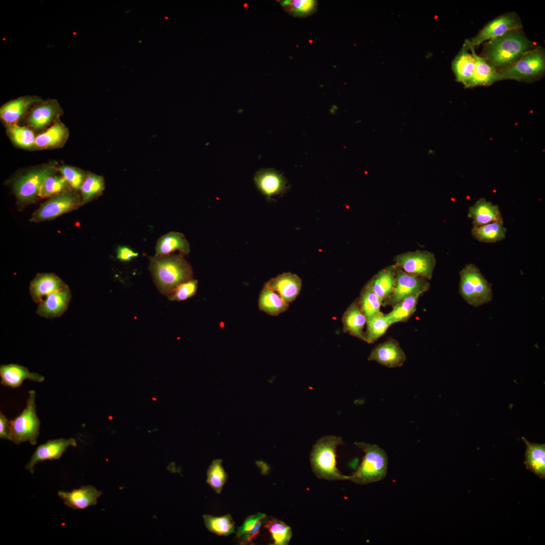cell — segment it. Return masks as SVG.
I'll return each mask as SVG.
<instances>
[{
	"label": "cell",
	"mask_w": 545,
	"mask_h": 545,
	"mask_svg": "<svg viewBox=\"0 0 545 545\" xmlns=\"http://www.w3.org/2000/svg\"><path fill=\"white\" fill-rule=\"evenodd\" d=\"M519 16L514 12L502 14L487 23L471 40L474 47L483 42L500 37L509 31L522 28Z\"/></svg>",
	"instance_id": "cell-12"
},
{
	"label": "cell",
	"mask_w": 545,
	"mask_h": 545,
	"mask_svg": "<svg viewBox=\"0 0 545 545\" xmlns=\"http://www.w3.org/2000/svg\"><path fill=\"white\" fill-rule=\"evenodd\" d=\"M81 205V197L74 189L69 188L49 198L32 214L30 222L49 221L77 209Z\"/></svg>",
	"instance_id": "cell-9"
},
{
	"label": "cell",
	"mask_w": 545,
	"mask_h": 545,
	"mask_svg": "<svg viewBox=\"0 0 545 545\" xmlns=\"http://www.w3.org/2000/svg\"><path fill=\"white\" fill-rule=\"evenodd\" d=\"M357 300L367 320L381 312L383 301L373 290L369 281L362 289Z\"/></svg>",
	"instance_id": "cell-34"
},
{
	"label": "cell",
	"mask_w": 545,
	"mask_h": 545,
	"mask_svg": "<svg viewBox=\"0 0 545 545\" xmlns=\"http://www.w3.org/2000/svg\"><path fill=\"white\" fill-rule=\"evenodd\" d=\"M77 445L76 440L72 438L49 440L37 447L25 466V469L33 474L34 467L37 463L48 460H58L69 447H76Z\"/></svg>",
	"instance_id": "cell-15"
},
{
	"label": "cell",
	"mask_w": 545,
	"mask_h": 545,
	"mask_svg": "<svg viewBox=\"0 0 545 545\" xmlns=\"http://www.w3.org/2000/svg\"><path fill=\"white\" fill-rule=\"evenodd\" d=\"M459 275V292L466 303L477 307L492 301V285L475 265L466 264Z\"/></svg>",
	"instance_id": "cell-5"
},
{
	"label": "cell",
	"mask_w": 545,
	"mask_h": 545,
	"mask_svg": "<svg viewBox=\"0 0 545 545\" xmlns=\"http://www.w3.org/2000/svg\"><path fill=\"white\" fill-rule=\"evenodd\" d=\"M266 518V515L262 513H258L247 517L242 526L237 529L236 532L237 537L239 539L242 535L251 531L259 520Z\"/></svg>",
	"instance_id": "cell-45"
},
{
	"label": "cell",
	"mask_w": 545,
	"mask_h": 545,
	"mask_svg": "<svg viewBox=\"0 0 545 545\" xmlns=\"http://www.w3.org/2000/svg\"><path fill=\"white\" fill-rule=\"evenodd\" d=\"M176 251L183 254H188L190 252L189 243L182 233L170 232L157 241L155 255H169Z\"/></svg>",
	"instance_id": "cell-29"
},
{
	"label": "cell",
	"mask_w": 545,
	"mask_h": 545,
	"mask_svg": "<svg viewBox=\"0 0 545 545\" xmlns=\"http://www.w3.org/2000/svg\"><path fill=\"white\" fill-rule=\"evenodd\" d=\"M35 401V391H29L25 408L19 415L9 420L10 441L17 445L26 442L32 445L37 443L40 421L36 413Z\"/></svg>",
	"instance_id": "cell-6"
},
{
	"label": "cell",
	"mask_w": 545,
	"mask_h": 545,
	"mask_svg": "<svg viewBox=\"0 0 545 545\" xmlns=\"http://www.w3.org/2000/svg\"><path fill=\"white\" fill-rule=\"evenodd\" d=\"M71 298V291L67 286L46 296L39 303L36 312L39 316L46 318L59 317L68 309Z\"/></svg>",
	"instance_id": "cell-18"
},
{
	"label": "cell",
	"mask_w": 545,
	"mask_h": 545,
	"mask_svg": "<svg viewBox=\"0 0 545 545\" xmlns=\"http://www.w3.org/2000/svg\"><path fill=\"white\" fill-rule=\"evenodd\" d=\"M468 217L472 220L473 227L503 220L499 206L481 198L468 208Z\"/></svg>",
	"instance_id": "cell-24"
},
{
	"label": "cell",
	"mask_w": 545,
	"mask_h": 545,
	"mask_svg": "<svg viewBox=\"0 0 545 545\" xmlns=\"http://www.w3.org/2000/svg\"><path fill=\"white\" fill-rule=\"evenodd\" d=\"M264 286L278 293L285 302L289 304L299 295L302 280L296 274L284 272L269 280Z\"/></svg>",
	"instance_id": "cell-17"
},
{
	"label": "cell",
	"mask_w": 545,
	"mask_h": 545,
	"mask_svg": "<svg viewBox=\"0 0 545 545\" xmlns=\"http://www.w3.org/2000/svg\"><path fill=\"white\" fill-rule=\"evenodd\" d=\"M289 306L278 293L264 286L258 299V307L261 311L271 316H277L287 310Z\"/></svg>",
	"instance_id": "cell-31"
},
{
	"label": "cell",
	"mask_w": 545,
	"mask_h": 545,
	"mask_svg": "<svg viewBox=\"0 0 545 545\" xmlns=\"http://www.w3.org/2000/svg\"><path fill=\"white\" fill-rule=\"evenodd\" d=\"M464 43L471 52L475 62L473 78L468 88L488 86L501 80L499 72L491 66L484 59L476 54L475 47L470 43V40L466 39Z\"/></svg>",
	"instance_id": "cell-21"
},
{
	"label": "cell",
	"mask_w": 545,
	"mask_h": 545,
	"mask_svg": "<svg viewBox=\"0 0 545 545\" xmlns=\"http://www.w3.org/2000/svg\"><path fill=\"white\" fill-rule=\"evenodd\" d=\"M42 100L36 95H25L10 100L1 107V119L6 124H16L34 105Z\"/></svg>",
	"instance_id": "cell-19"
},
{
	"label": "cell",
	"mask_w": 545,
	"mask_h": 545,
	"mask_svg": "<svg viewBox=\"0 0 545 545\" xmlns=\"http://www.w3.org/2000/svg\"><path fill=\"white\" fill-rule=\"evenodd\" d=\"M138 255L137 252L127 246H119L117 249V257L122 261H131Z\"/></svg>",
	"instance_id": "cell-46"
},
{
	"label": "cell",
	"mask_w": 545,
	"mask_h": 545,
	"mask_svg": "<svg viewBox=\"0 0 545 545\" xmlns=\"http://www.w3.org/2000/svg\"><path fill=\"white\" fill-rule=\"evenodd\" d=\"M69 135L68 129L58 119L44 132L36 137L35 149H46L61 147L67 141Z\"/></svg>",
	"instance_id": "cell-25"
},
{
	"label": "cell",
	"mask_w": 545,
	"mask_h": 545,
	"mask_svg": "<svg viewBox=\"0 0 545 545\" xmlns=\"http://www.w3.org/2000/svg\"><path fill=\"white\" fill-rule=\"evenodd\" d=\"M149 259V269L162 294L168 296L179 285L193 279L192 267L182 253L155 255Z\"/></svg>",
	"instance_id": "cell-2"
},
{
	"label": "cell",
	"mask_w": 545,
	"mask_h": 545,
	"mask_svg": "<svg viewBox=\"0 0 545 545\" xmlns=\"http://www.w3.org/2000/svg\"><path fill=\"white\" fill-rule=\"evenodd\" d=\"M428 280L410 275L396 266V281L392 293L383 302L382 306L393 307L410 295L421 296L429 289Z\"/></svg>",
	"instance_id": "cell-11"
},
{
	"label": "cell",
	"mask_w": 545,
	"mask_h": 545,
	"mask_svg": "<svg viewBox=\"0 0 545 545\" xmlns=\"http://www.w3.org/2000/svg\"><path fill=\"white\" fill-rule=\"evenodd\" d=\"M526 445L525 461L526 468L541 479L545 478V444L530 443L524 437Z\"/></svg>",
	"instance_id": "cell-28"
},
{
	"label": "cell",
	"mask_w": 545,
	"mask_h": 545,
	"mask_svg": "<svg viewBox=\"0 0 545 545\" xmlns=\"http://www.w3.org/2000/svg\"><path fill=\"white\" fill-rule=\"evenodd\" d=\"M105 188L103 178L99 175L88 173L86 174L85 179L81 188V205L91 201L99 196Z\"/></svg>",
	"instance_id": "cell-35"
},
{
	"label": "cell",
	"mask_w": 545,
	"mask_h": 545,
	"mask_svg": "<svg viewBox=\"0 0 545 545\" xmlns=\"http://www.w3.org/2000/svg\"><path fill=\"white\" fill-rule=\"evenodd\" d=\"M396 266L393 264L380 270L369 281L379 298L384 301L391 294L396 281Z\"/></svg>",
	"instance_id": "cell-30"
},
{
	"label": "cell",
	"mask_w": 545,
	"mask_h": 545,
	"mask_svg": "<svg viewBox=\"0 0 545 545\" xmlns=\"http://www.w3.org/2000/svg\"><path fill=\"white\" fill-rule=\"evenodd\" d=\"M102 495L92 485L82 486L80 488L72 491L61 490L58 496L68 507L74 509H84L90 506L95 505L97 499Z\"/></svg>",
	"instance_id": "cell-20"
},
{
	"label": "cell",
	"mask_w": 545,
	"mask_h": 545,
	"mask_svg": "<svg viewBox=\"0 0 545 545\" xmlns=\"http://www.w3.org/2000/svg\"><path fill=\"white\" fill-rule=\"evenodd\" d=\"M53 165H45L31 169L18 178L14 183V191L18 203L25 205L35 201L44 181L55 175Z\"/></svg>",
	"instance_id": "cell-8"
},
{
	"label": "cell",
	"mask_w": 545,
	"mask_h": 545,
	"mask_svg": "<svg viewBox=\"0 0 545 545\" xmlns=\"http://www.w3.org/2000/svg\"><path fill=\"white\" fill-rule=\"evenodd\" d=\"M394 264L410 275L431 279L436 265L434 254L427 251L417 250L397 255Z\"/></svg>",
	"instance_id": "cell-10"
},
{
	"label": "cell",
	"mask_w": 545,
	"mask_h": 545,
	"mask_svg": "<svg viewBox=\"0 0 545 545\" xmlns=\"http://www.w3.org/2000/svg\"><path fill=\"white\" fill-rule=\"evenodd\" d=\"M392 325L386 314L382 312L375 315L366 321L365 342L372 344L383 336Z\"/></svg>",
	"instance_id": "cell-37"
},
{
	"label": "cell",
	"mask_w": 545,
	"mask_h": 545,
	"mask_svg": "<svg viewBox=\"0 0 545 545\" xmlns=\"http://www.w3.org/2000/svg\"><path fill=\"white\" fill-rule=\"evenodd\" d=\"M206 527L218 535H228L234 531L235 522L230 514L215 517L210 515L203 516Z\"/></svg>",
	"instance_id": "cell-38"
},
{
	"label": "cell",
	"mask_w": 545,
	"mask_h": 545,
	"mask_svg": "<svg viewBox=\"0 0 545 545\" xmlns=\"http://www.w3.org/2000/svg\"><path fill=\"white\" fill-rule=\"evenodd\" d=\"M197 287V281L192 279L177 287L168 296V298L171 301H181L186 300L195 294Z\"/></svg>",
	"instance_id": "cell-43"
},
{
	"label": "cell",
	"mask_w": 545,
	"mask_h": 545,
	"mask_svg": "<svg viewBox=\"0 0 545 545\" xmlns=\"http://www.w3.org/2000/svg\"><path fill=\"white\" fill-rule=\"evenodd\" d=\"M0 438L3 439L10 440L9 420L1 411L0 412Z\"/></svg>",
	"instance_id": "cell-48"
},
{
	"label": "cell",
	"mask_w": 545,
	"mask_h": 545,
	"mask_svg": "<svg viewBox=\"0 0 545 545\" xmlns=\"http://www.w3.org/2000/svg\"><path fill=\"white\" fill-rule=\"evenodd\" d=\"M535 46L525 35L522 28L510 30L484 43L481 57L493 68L501 71L511 67L526 52Z\"/></svg>",
	"instance_id": "cell-1"
},
{
	"label": "cell",
	"mask_w": 545,
	"mask_h": 545,
	"mask_svg": "<svg viewBox=\"0 0 545 545\" xmlns=\"http://www.w3.org/2000/svg\"><path fill=\"white\" fill-rule=\"evenodd\" d=\"M67 285L58 276L51 273L38 274L30 284V296L35 303H40L44 297L60 290Z\"/></svg>",
	"instance_id": "cell-22"
},
{
	"label": "cell",
	"mask_w": 545,
	"mask_h": 545,
	"mask_svg": "<svg viewBox=\"0 0 545 545\" xmlns=\"http://www.w3.org/2000/svg\"><path fill=\"white\" fill-rule=\"evenodd\" d=\"M227 477L222 465V460L220 459L213 460L207 471V483L217 494H220Z\"/></svg>",
	"instance_id": "cell-40"
},
{
	"label": "cell",
	"mask_w": 545,
	"mask_h": 545,
	"mask_svg": "<svg viewBox=\"0 0 545 545\" xmlns=\"http://www.w3.org/2000/svg\"><path fill=\"white\" fill-rule=\"evenodd\" d=\"M69 186L62 176L52 175L48 177L43 183L38 194L42 198L54 196L66 189Z\"/></svg>",
	"instance_id": "cell-41"
},
{
	"label": "cell",
	"mask_w": 545,
	"mask_h": 545,
	"mask_svg": "<svg viewBox=\"0 0 545 545\" xmlns=\"http://www.w3.org/2000/svg\"><path fill=\"white\" fill-rule=\"evenodd\" d=\"M343 444L342 438L327 435L319 439L313 446L310 454V463L313 472L319 479H349V476L342 474L336 465L337 448Z\"/></svg>",
	"instance_id": "cell-3"
},
{
	"label": "cell",
	"mask_w": 545,
	"mask_h": 545,
	"mask_svg": "<svg viewBox=\"0 0 545 545\" xmlns=\"http://www.w3.org/2000/svg\"><path fill=\"white\" fill-rule=\"evenodd\" d=\"M58 171L67 181L69 187L74 190H80L86 174L82 170L71 166H62Z\"/></svg>",
	"instance_id": "cell-42"
},
{
	"label": "cell",
	"mask_w": 545,
	"mask_h": 545,
	"mask_svg": "<svg viewBox=\"0 0 545 545\" xmlns=\"http://www.w3.org/2000/svg\"><path fill=\"white\" fill-rule=\"evenodd\" d=\"M355 445L364 452L362 461L357 469L350 476L349 480L358 484L377 482L387 475L388 457L386 452L378 445L356 442Z\"/></svg>",
	"instance_id": "cell-4"
},
{
	"label": "cell",
	"mask_w": 545,
	"mask_h": 545,
	"mask_svg": "<svg viewBox=\"0 0 545 545\" xmlns=\"http://www.w3.org/2000/svg\"><path fill=\"white\" fill-rule=\"evenodd\" d=\"M468 50L467 45L464 43L452 63V69L456 81L461 83L465 88L468 87L475 67L474 59Z\"/></svg>",
	"instance_id": "cell-27"
},
{
	"label": "cell",
	"mask_w": 545,
	"mask_h": 545,
	"mask_svg": "<svg viewBox=\"0 0 545 545\" xmlns=\"http://www.w3.org/2000/svg\"><path fill=\"white\" fill-rule=\"evenodd\" d=\"M420 296L410 295L394 305L392 310L386 314L392 324L407 322L415 312Z\"/></svg>",
	"instance_id": "cell-33"
},
{
	"label": "cell",
	"mask_w": 545,
	"mask_h": 545,
	"mask_svg": "<svg viewBox=\"0 0 545 545\" xmlns=\"http://www.w3.org/2000/svg\"><path fill=\"white\" fill-rule=\"evenodd\" d=\"M367 359L389 368H395L404 364L406 355L399 342L393 338H389L376 346L370 352Z\"/></svg>",
	"instance_id": "cell-14"
},
{
	"label": "cell",
	"mask_w": 545,
	"mask_h": 545,
	"mask_svg": "<svg viewBox=\"0 0 545 545\" xmlns=\"http://www.w3.org/2000/svg\"><path fill=\"white\" fill-rule=\"evenodd\" d=\"M253 180L258 190L267 199L283 194L288 188L284 176L273 169L259 170Z\"/></svg>",
	"instance_id": "cell-16"
},
{
	"label": "cell",
	"mask_w": 545,
	"mask_h": 545,
	"mask_svg": "<svg viewBox=\"0 0 545 545\" xmlns=\"http://www.w3.org/2000/svg\"><path fill=\"white\" fill-rule=\"evenodd\" d=\"M63 114L57 100L48 99L36 103L28 113L26 122L31 128L40 130L56 121Z\"/></svg>",
	"instance_id": "cell-13"
},
{
	"label": "cell",
	"mask_w": 545,
	"mask_h": 545,
	"mask_svg": "<svg viewBox=\"0 0 545 545\" xmlns=\"http://www.w3.org/2000/svg\"><path fill=\"white\" fill-rule=\"evenodd\" d=\"M344 333L365 342L363 328L366 324V318L361 310L357 299L347 308L342 318Z\"/></svg>",
	"instance_id": "cell-26"
},
{
	"label": "cell",
	"mask_w": 545,
	"mask_h": 545,
	"mask_svg": "<svg viewBox=\"0 0 545 545\" xmlns=\"http://www.w3.org/2000/svg\"><path fill=\"white\" fill-rule=\"evenodd\" d=\"M507 229L504 226L503 220L488 223L473 227L471 234L477 241L484 243H495L503 240L506 237Z\"/></svg>",
	"instance_id": "cell-32"
},
{
	"label": "cell",
	"mask_w": 545,
	"mask_h": 545,
	"mask_svg": "<svg viewBox=\"0 0 545 545\" xmlns=\"http://www.w3.org/2000/svg\"><path fill=\"white\" fill-rule=\"evenodd\" d=\"M315 2L311 0L285 1L282 6L295 15H306L314 10Z\"/></svg>",
	"instance_id": "cell-44"
},
{
	"label": "cell",
	"mask_w": 545,
	"mask_h": 545,
	"mask_svg": "<svg viewBox=\"0 0 545 545\" xmlns=\"http://www.w3.org/2000/svg\"><path fill=\"white\" fill-rule=\"evenodd\" d=\"M1 384L12 388L19 387L25 379L41 383L44 377L36 372H30L27 368L17 364L1 365L0 366Z\"/></svg>",
	"instance_id": "cell-23"
},
{
	"label": "cell",
	"mask_w": 545,
	"mask_h": 545,
	"mask_svg": "<svg viewBox=\"0 0 545 545\" xmlns=\"http://www.w3.org/2000/svg\"><path fill=\"white\" fill-rule=\"evenodd\" d=\"M545 70V51L536 46L524 53L509 68L499 71L501 80L532 82L539 79Z\"/></svg>",
	"instance_id": "cell-7"
},
{
	"label": "cell",
	"mask_w": 545,
	"mask_h": 545,
	"mask_svg": "<svg viewBox=\"0 0 545 545\" xmlns=\"http://www.w3.org/2000/svg\"><path fill=\"white\" fill-rule=\"evenodd\" d=\"M263 527L268 529L274 540L273 544L287 545L289 542L292 532L291 527L284 522L274 517L267 520Z\"/></svg>",
	"instance_id": "cell-39"
},
{
	"label": "cell",
	"mask_w": 545,
	"mask_h": 545,
	"mask_svg": "<svg viewBox=\"0 0 545 545\" xmlns=\"http://www.w3.org/2000/svg\"><path fill=\"white\" fill-rule=\"evenodd\" d=\"M264 519H265L259 520L251 531L245 533L239 538L240 544H246L250 542L259 534L261 525Z\"/></svg>",
	"instance_id": "cell-47"
},
{
	"label": "cell",
	"mask_w": 545,
	"mask_h": 545,
	"mask_svg": "<svg viewBox=\"0 0 545 545\" xmlns=\"http://www.w3.org/2000/svg\"><path fill=\"white\" fill-rule=\"evenodd\" d=\"M6 127L8 135L15 145L21 148L35 149L36 137L30 129L17 124H6Z\"/></svg>",
	"instance_id": "cell-36"
}]
</instances>
